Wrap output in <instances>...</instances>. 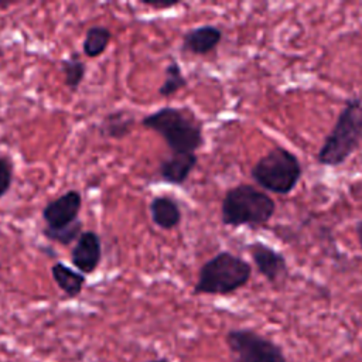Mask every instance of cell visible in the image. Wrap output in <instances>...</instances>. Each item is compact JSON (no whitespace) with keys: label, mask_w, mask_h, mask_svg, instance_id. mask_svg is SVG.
<instances>
[{"label":"cell","mask_w":362,"mask_h":362,"mask_svg":"<svg viewBox=\"0 0 362 362\" xmlns=\"http://www.w3.org/2000/svg\"><path fill=\"white\" fill-rule=\"evenodd\" d=\"M303 165L298 157L283 146L272 147L252 167V180L264 191L287 195L298 184Z\"/></svg>","instance_id":"5b68a950"},{"label":"cell","mask_w":362,"mask_h":362,"mask_svg":"<svg viewBox=\"0 0 362 362\" xmlns=\"http://www.w3.org/2000/svg\"><path fill=\"white\" fill-rule=\"evenodd\" d=\"M13 182V164L8 157L0 156V199L8 192Z\"/></svg>","instance_id":"d6986e66"},{"label":"cell","mask_w":362,"mask_h":362,"mask_svg":"<svg viewBox=\"0 0 362 362\" xmlns=\"http://www.w3.org/2000/svg\"><path fill=\"white\" fill-rule=\"evenodd\" d=\"M225 341L235 362H287L276 342L253 329H230Z\"/></svg>","instance_id":"8992f818"},{"label":"cell","mask_w":362,"mask_h":362,"mask_svg":"<svg viewBox=\"0 0 362 362\" xmlns=\"http://www.w3.org/2000/svg\"><path fill=\"white\" fill-rule=\"evenodd\" d=\"M16 1H3V0H0V8H7L8 6H11V4H14Z\"/></svg>","instance_id":"7402d4cb"},{"label":"cell","mask_w":362,"mask_h":362,"mask_svg":"<svg viewBox=\"0 0 362 362\" xmlns=\"http://www.w3.org/2000/svg\"><path fill=\"white\" fill-rule=\"evenodd\" d=\"M81 233H82V222L79 219L76 222H74L68 226L59 228V229H51L47 226L42 229V235L47 239L57 242L59 245H69L74 240L76 242V239L81 236Z\"/></svg>","instance_id":"ac0fdd59"},{"label":"cell","mask_w":362,"mask_h":362,"mask_svg":"<svg viewBox=\"0 0 362 362\" xmlns=\"http://www.w3.org/2000/svg\"><path fill=\"white\" fill-rule=\"evenodd\" d=\"M197 164L198 156L195 153H171L170 157L160 161L158 175L167 184L182 185Z\"/></svg>","instance_id":"30bf717a"},{"label":"cell","mask_w":362,"mask_h":362,"mask_svg":"<svg viewBox=\"0 0 362 362\" xmlns=\"http://www.w3.org/2000/svg\"><path fill=\"white\" fill-rule=\"evenodd\" d=\"M355 233H356V239H358V243L362 249V221H358L356 225H355Z\"/></svg>","instance_id":"44dd1931"},{"label":"cell","mask_w":362,"mask_h":362,"mask_svg":"<svg viewBox=\"0 0 362 362\" xmlns=\"http://www.w3.org/2000/svg\"><path fill=\"white\" fill-rule=\"evenodd\" d=\"M141 126L158 133L171 153H195L204 144L202 123L187 109L160 107L144 116Z\"/></svg>","instance_id":"7a4b0ae2"},{"label":"cell","mask_w":362,"mask_h":362,"mask_svg":"<svg viewBox=\"0 0 362 362\" xmlns=\"http://www.w3.org/2000/svg\"><path fill=\"white\" fill-rule=\"evenodd\" d=\"M102 259V240L93 230H85L71 250V262L82 274H92Z\"/></svg>","instance_id":"9c48e42d"},{"label":"cell","mask_w":362,"mask_h":362,"mask_svg":"<svg viewBox=\"0 0 362 362\" xmlns=\"http://www.w3.org/2000/svg\"><path fill=\"white\" fill-rule=\"evenodd\" d=\"M110 40H112V31L107 27L93 25L88 28L82 42L83 54L89 58H96L102 55L109 47Z\"/></svg>","instance_id":"9a60e30c"},{"label":"cell","mask_w":362,"mask_h":362,"mask_svg":"<svg viewBox=\"0 0 362 362\" xmlns=\"http://www.w3.org/2000/svg\"><path fill=\"white\" fill-rule=\"evenodd\" d=\"M274 212V199L250 184L229 188L221 204V221L232 228H260L273 218Z\"/></svg>","instance_id":"3957f363"},{"label":"cell","mask_w":362,"mask_h":362,"mask_svg":"<svg viewBox=\"0 0 362 362\" xmlns=\"http://www.w3.org/2000/svg\"><path fill=\"white\" fill-rule=\"evenodd\" d=\"M150 216L156 226L164 230L177 228L181 222V209L177 201L170 197L160 195L150 202Z\"/></svg>","instance_id":"7c38bea8"},{"label":"cell","mask_w":362,"mask_h":362,"mask_svg":"<svg viewBox=\"0 0 362 362\" xmlns=\"http://www.w3.org/2000/svg\"><path fill=\"white\" fill-rule=\"evenodd\" d=\"M185 86H187V78L184 76L180 64L174 59L165 65L164 81L158 88V95L164 98H170Z\"/></svg>","instance_id":"2e32d148"},{"label":"cell","mask_w":362,"mask_h":362,"mask_svg":"<svg viewBox=\"0 0 362 362\" xmlns=\"http://www.w3.org/2000/svg\"><path fill=\"white\" fill-rule=\"evenodd\" d=\"M247 252L257 272L272 284L281 283L288 274V264L283 253L263 242L247 245Z\"/></svg>","instance_id":"52a82bcc"},{"label":"cell","mask_w":362,"mask_h":362,"mask_svg":"<svg viewBox=\"0 0 362 362\" xmlns=\"http://www.w3.org/2000/svg\"><path fill=\"white\" fill-rule=\"evenodd\" d=\"M134 126V116L132 112L119 109L107 113L100 124H99V133L109 139H123L130 134Z\"/></svg>","instance_id":"5bb4252c"},{"label":"cell","mask_w":362,"mask_h":362,"mask_svg":"<svg viewBox=\"0 0 362 362\" xmlns=\"http://www.w3.org/2000/svg\"><path fill=\"white\" fill-rule=\"evenodd\" d=\"M82 208V195L76 189H69L61 197L49 201L42 209V219L47 228L59 229L78 221Z\"/></svg>","instance_id":"ba28073f"},{"label":"cell","mask_w":362,"mask_h":362,"mask_svg":"<svg viewBox=\"0 0 362 362\" xmlns=\"http://www.w3.org/2000/svg\"><path fill=\"white\" fill-rule=\"evenodd\" d=\"M250 276L252 266L243 257L223 250L201 266L194 294L228 296L245 287Z\"/></svg>","instance_id":"277c9868"},{"label":"cell","mask_w":362,"mask_h":362,"mask_svg":"<svg viewBox=\"0 0 362 362\" xmlns=\"http://www.w3.org/2000/svg\"><path fill=\"white\" fill-rule=\"evenodd\" d=\"M362 144V99L351 98L341 109L334 127L325 136L317 163L324 167L342 165Z\"/></svg>","instance_id":"6da1fadb"},{"label":"cell","mask_w":362,"mask_h":362,"mask_svg":"<svg viewBox=\"0 0 362 362\" xmlns=\"http://www.w3.org/2000/svg\"><path fill=\"white\" fill-rule=\"evenodd\" d=\"M144 6H148V7H153V8H168V7H173L175 4H178V1H143Z\"/></svg>","instance_id":"ffe728a7"},{"label":"cell","mask_w":362,"mask_h":362,"mask_svg":"<svg viewBox=\"0 0 362 362\" xmlns=\"http://www.w3.org/2000/svg\"><path fill=\"white\" fill-rule=\"evenodd\" d=\"M146 362H170L167 358H157V359H150V361H146Z\"/></svg>","instance_id":"603a6c76"},{"label":"cell","mask_w":362,"mask_h":362,"mask_svg":"<svg viewBox=\"0 0 362 362\" xmlns=\"http://www.w3.org/2000/svg\"><path fill=\"white\" fill-rule=\"evenodd\" d=\"M61 71L64 74L65 85L75 90L83 81L86 74V65L76 52H72L68 58L61 61Z\"/></svg>","instance_id":"e0dca14e"},{"label":"cell","mask_w":362,"mask_h":362,"mask_svg":"<svg viewBox=\"0 0 362 362\" xmlns=\"http://www.w3.org/2000/svg\"><path fill=\"white\" fill-rule=\"evenodd\" d=\"M222 40V30L212 24H204L188 30L182 35V49L194 55H206L212 52Z\"/></svg>","instance_id":"8fae6325"},{"label":"cell","mask_w":362,"mask_h":362,"mask_svg":"<svg viewBox=\"0 0 362 362\" xmlns=\"http://www.w3.org/2000/svg\"><path fill=\"white\" fill-rule=\"evenodd\" d=\"M51 276L58 288L69 298L78 297L86 283L85 274L74 270L62 262H57L51 266Z\"/></svg>","instance_id":"4fadbf2b"}]
</instances>
